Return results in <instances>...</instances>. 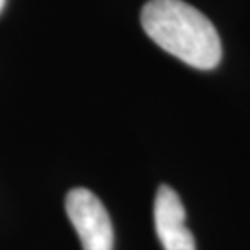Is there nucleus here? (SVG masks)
<instances>
[{
    "label": "nucleus",
    "instance_id": "f03ea898",
    "mask_svg": "<svg viewBox=\"0 0 250 250\" xmlns=\"http://www.w3.org/2000/svg\"><path fill=\"white\" fill-rule=\"evenodd\" d=\"M67 217L83 250H113V224L100 198L89 189L76 188L65 198Z\"/></svg>",
    "mask_w": 250,
    "mask_h": 250
},
{
    "label": "nucleus",
    "instance_id": "7ed1b4c3",
    "mask_svg": "<svg viewBox=\"0 0 250 250\" xmlns=\"http://www.w3.org/2000/svg\"><path fill=\"white\" fill-rule=\"evenodd\" d=\"M154 224L163 250H197L195 237L186 226V208L169 186H160L156 193Z\"/></svg>",
    "mask_w": 250,
    "mask_h": 250
},
{
    "label": "nucleus",
    "instance_id": "20e7f679",
    "mask_svg": "<svg viewBox=\"0 0 250 250\" xmlns=\"http://www.w3.org/2000/svg\"><path fill=\"white\" fill-rule=\"evenodd\" d=\"M4 4H6V0H0V11L4 9Z\"/></svg>",
    "mask_w": 250,
    "mask_h": 250
},
{
    "label": "nucleus",
    "instance_id": "f257e3e1",
    "mask_svg": "<svg viewBox=\"0 0 250 250\" xmlns=\"http://www.w3.org/2000/svg\"><path fill=\"white\" fill-rule=\"evenodd\" d=\"M145 34L165 52L193 69H215L223 58L221 37L211 21L182 0H148L141 11Z\"/></svg>",
    "mask_w": 250,
    "mask_h": 250
}]
</instances>
